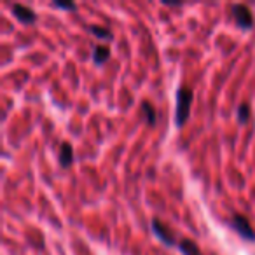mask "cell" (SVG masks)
Wrapping results in <instances>:
<instances>
[{
	"instance_id": "cell-4",
	"label": "cell",
	"mask_w": 255,
	"mask_h": 255,
	"mask_svg": "<svg viewBox=\"0 0 255 255\" xmlns=\"http://www.w3.org/2000/svg\"><path fill=\"white\" fill-rule=\"evenodd\" d=\"M12 14H14V18L18 19V21L25 23V25H32V23H35L37 19V14L32 11L30 7H25V5H12Z\"/></svg>"
},
{
	"instance_id": "cell-2",
	"label": "cell",
	"mask_w": 255,
	"mask_h": 255,
	"mask_svg": "<svg viewBox=\"0 0 255 255\" xmlns=\"http://www.w3.org/2000/svg\"><path fill=\"white\" fill-rule=\"evenodd\" d=\"M233 14H234V19H236V23L241 26V28H250L252 25H254V16H252L250 9L247 7V5H233Z\"/></svg>"
},
{
	"instance_id": "cell-1",
	"label": "cell",
	"mask_w": 255,
	"mask_h": 255,
	"mask_svg": "<svg viewBox=\"0 0 255 255\" xmlns=\"http://www.w3.org/2000/svg\"><path fill=\"white\" fill-rule=\"evenodd\" d=\"M191 103H192V91L185 86L178 88L177 91V109H175V123L177 126H184L185 121L189 119V112H191Z\"/></svg>"
},
{
	"instance_id": "cell-5",
	"label": "cell",
	"mask_w": 255,
	"mask_h": 255,
	"mask_svg": "<svg viewBox=\"0 0 255 255\" xmlns=\"http://www.w3.org/2000/svg\"><path fill=\"white\" fill-rule=\"evenodd\" d=\"M152 231H154V234H156V236L159 238V240L163 241L164 245H170V247H171V245H175L173 236H171L170 229H168V227H164L157 219L152 220Z\"/></svg>"
},
{
	"instance_id": "cell-9",
	"label": "cell",
	"mask_w": 255,
	"mask_h": 255,
	"mask_svg": "<svg viewBox=\"0 0 255 255\" xmlns=\"http://www.w3.org/2000/svg\"><path fill=\"white\" fill-rule=\"evenodd\" d=\"M88 32L93 33V35H96V37H100V39H107V40L112 39V32L107 30V28H103V26L91 25V26H88Z\"/></svg>"
},
{
	"instance_id": "cell-6",
	"label": "cell",
	"mask_w": 255,
	"mask_h": 255,
	"mask_svg": "<svg viewBox=\"0 0 255 255\" xmlns=\"http://www.w3.org/2000/svg\"><path fill=\"white\" fill-rule=\"evenodd\" d=\"M72 161H74V149H72L70 143H61L60 147V164L61 166H70Z\"/></svg>"
},
{
	"instance_id": "cell-12",
	"label": "cell",
	"mask_w": 255,
	"mask_h": 255,
	"mask_svg": "<svg viewBox=\"0 0 255 255\" xmlns=\"http://www.w3.org/2000/svg\"><path fill=\"white\" fill-rule=\"evenodd\" d=\"M54 7L67 9V11H75V4H72V2H54Z\"/></svg>"
},
{
	"instance_id": "cell-3",
	"label": "cell",
	"mask_w": 255,
	"mask_h": 255,
	"mask_svg": "<svg viewBox=\"0 0 255 255\" xmlns=\"http://www.w3.org/2000/svg\"><path fill=\"white\" fill-rule=\"evenodd\" d=\"M233 226H234V229H236L238 233H240L241 236L245 238V240H248V241H254L255 240L254 229H252L250 222H248V220L245 219L243 215H234L233 217Z\"/></svg>"
},
{
	"instance_id": "cell-7",
	"label": "cell",
	"mask_w": 255,
	"mask_h": 255,
	"mask_svg": "<svg viewBox=\"0 0 255 255\" xmlns=\"http://www.w3.org/2000/svg\"><path fill=\"white\" fill-rule=\"evenodd\" d=\"M110 56V49L107 46H95L93 47V61L96 65H103Z\"/></svg>"
},
{
	"instance_id": "cell-11",
	"label": "cell",
	"mask_w": 255,
	"mask_h": 255,
	"mask_svg": "<svg viewBox=\"0 0 255 255\" xmlns=\"http://www.w3.org/2000/svg\"><path fill=\"white\" fill-rule=\"evenodd\" d=\"M142 109H143V112H145V116H147V123H149V124L156 123V112H154V109L150 107V103L143 102L142 103Z\"/></svg>"
},
{
	"instance_id": "cell-8",
	"label": "cell",
	"mask_w": 255,
	"mask_h": 255,
	"mask_svg": "<svg viewBox=\"0 0 255 255\" xmlns=\"http://www.w3.org/2000/svg\"><path fill=\"white\" fill-rule=\"evenodd\" d=\"M178 248H180L184 255H203L198 245L191 240H182L180 243H178Z\"/></svg>"
},
{
	"instance_id": "cell-10",
	"label": "cell",
	"mask_w": 255,
	"mask_h": 255,
	"mask_svg": "<svg viewBox=\"0 0 255 255\" xmlns=\"http://www.w3.org/2000/svg\"><path fill=\"white\" fill-rule=\"evenodd\" d=\"M248 119H250V109H248L247 103H241L240 109H238V121H240L241 124H245Z\"/></svg>"
}]
</instances>
